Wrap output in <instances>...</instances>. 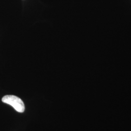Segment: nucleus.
<instances>
[{
  "label": "nucleus",
  "instance_id": "1",
  "mask_svg": "<svg viewBox=\"0 0 131 131\" xmlns=\"http://www.w3.org/2000/svg\"><path fill=\"white\" fill-rule=\"evenodd\" d=\"M2 101L3 103L11 105L18 112L23 113L25 110L23 101L16 96L6 95L2 98Z\"/></svg>",
  "mask_w": 131,
  "mask_h": 131
}]
</instances>
